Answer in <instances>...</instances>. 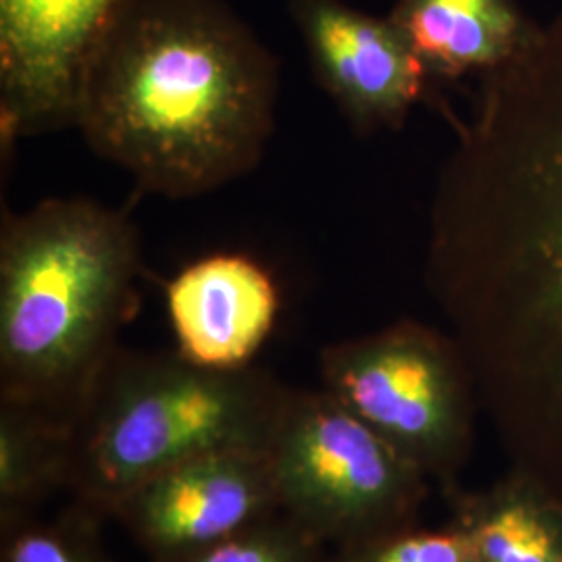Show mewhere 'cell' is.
<instances>
[{
  "mask_svg": "<svg viewBox=\"0 0 562 562\" xmlns=\"http://www.w3.org/2000/svg\"><path fill=\"white\" fill-rule=\"evenodd\" d=\"M329 548L283 513L196 552L150 562H327Z\"/></svg>",
  "mask_w": 562,
  "mask_h": 562,
  "instance_id": "obj_15",
  "label": "cell"
},
{
  "mask_svg": "<svg viewBox=\"0 0 562 562\" xmlns=\"http://www.w3.org/2000/svg\"><path fill=\"white\" fill-rule=\"evenodd\" d=\"M283 383L259 367L215 371L173 352L121 348L69 423L65 494L104 521L165 469L269 440Z\"/></svg>",
  "mask_w": 562,
  "mask_h": 562,
  "instance_id": "obj_4",
  "label": "cell"
},
{
  "mask_svg": "<svg viewBox=\"0 0 562 562\" xmlns=\"http://www.w3.org/2000/svg\"><path fill=\"white\" fill-rule=\"evenodd\" d=\"M327 562H477L459 522L442 527L411 525L401 531L329 550Z\"/></svg>",
  "mask_w": 562,
  "mask_h": 562,
  "instance_id": "obj_16",
  "label": "cell"
},
{
  "mask_svg": "<svg viewBox=\"0 0 562 562\" xmlns=\"http://www.w3.org/2000/svg\"><path fill=\"white\" fill-rule=\"evenodd\" d=\"M290 13L315 78L359 132L398 127L425 97L429 76L390 18L341 0H292Z\"/></svg>",
  "mask_w": 562,
  "mask_h": 562,
  "instance_id": "obj_9",
  "label": "cell"
},
{
  "mask_svg": "<svg viewBox=\"0 0 562 562\" xmlns=\"http://www.w3.org/2000/svg\"><path fill=\"white\" fill-rule=\"evenodd\" d=\"M69 427L42 413L0 404V525L38 515L65 492Z\"/></svg>",
  "mask_w": 562,
  "mask_h": 562,
  "instance_id": "obj_13",
  "label": "cell"
},
{
  "mask_svg": "<svg viewBox=\"0 0 562 562\" xmlns=\"http://www.w3.org/2000/svg\"><path fill=\"white\" fill-rule=\"evenodd\" d=\"M390 21L429 78L487 76L517 57L538 23L519 0H396Z\"/></svg>",
  "mask_w": 562,
  "mask_h": 562,
  "instance_id": "obj_11",
  "label": "cell"
},
{
  "mask_svg": "<svg viewBox=\"0 0 562 562\" xmlns=\"http://www.w3.org/2000/svg\"><path fill=\"white\" fill-rule=\"evenodd\" d=\"M267 450L223 448L178 462L134 487L111 521L150 561L196 552L280 515Z\"/></svg>",
  "mask_w": 562,
  "mask_h": 562,
  "instance_id": "obj_7",
  "label": "cell"
},
{
  "mask_svg": "<svg viewBox=\"0 0 562 562\" xmlns=\"http://www.w3.org/2000/svg\"><path fill=\"white\" fill-rule=\"evenodd\" d=\"M322 387L431 482L452 483L471 450L477 390L452 336L415 322L327 344Z\"/></svg>",
  "mask_w": 562,
  "mask_h": 562,
  "instance_id": "obj_6",
  "label": "cell"
},
{
  "mask_svg": "<svg viewBox=\"0 0 562 562\" xmlns=\"http://www.w3.org/2000/svg\"><path fill=\"white\" fill-rule=\"evenodd\" d=\"M427 283L477 398L562 504V13L483 76L440 176Z\"/></svg>",
  "mask_w": 562,
  "mask_h": 562,
  "instance_id": "obj_1",
  "label": "cell"
},
{
  "mask_svg": "<svg viewBox=\"0 0 562 562\" xmlns=\"http://www.w3.org/2000/svg\"><path fill=\"white\" fill-rule=\"evenodd\" d=\"M167 315L178 352L215 371L252 367L280 315V290L261 265L213 255L167 285Z\"/></svg>",
  "mask_w": 562,
  "mask_h": 562,
  "instance_id": "obj_10",
  "label": "cell"
},
{
  "mask_svg": "<svg viewBox=\"0 0 562 562\" xmlns=\"http://www.w3.org/2000/svg\"><path fill=\"white\" fill-rule=\"evenodd\" d=\"M280 510L329 550L417 525L429 477L323 387H285L265 443Z\"/></svg>",
  "mask_w": 562,
  "mask_h": 562,
  "instance_id": "obj_5",
  "label": "cell"
},
{
  "mask_svg": "<svg viewBox=\"0 0 562 562\" xmlns=\"http://www.w3.org/2000/svg\"><path fill=\"white\" fill-rule=\"evenodd\" d=\"M278 63L222 0H127L81 76L74 125L142 192L190 199L252 171Z\"/></svg>",
  "mask_w": 562,
  "mask_h": 562,
  "instance_id": "obj_2",
  "label": "cell"
},
{
  "mask_svg": "<svg viewBox=\"0 0 562 562\" xmlns=\"http://www.w3.org/2000/svg\"><path fill=\"white\" fill-rule=\"evenodd\" d=\"M452 519L477 562H562V504L542 485L457 498Z\"/></svg>",
  "mask_w": 562,
  "mask_h": 562,
  "instance_id": "obj_12",
  "label": "cell"
},
{
  "mask_svg": "<svg viewBox=\"0 0 562 562\" xmlns=\"http://www.w3.org/2000/svg\"><path fill=\"white\" fill-rule=\"evenodd\" d=\"M127 0H0L2 142L74 125L81 76Z\"/></svg>",
  "mask_w": 562,
  "mask_h": 562,
  "instance_id": "obj_8",
  "label": "cell"
},
{
  "mask_svg": "<svg viewBox=\"0 0 562 562\" xmlns=\"http://www.w3.org/2000/svg\"><path fill=\"white\" fill-rule=\"evenodd\" d=\"M104 519L80 504L0 525V562H115L102 538Z\"/></svg>",
  "mask_w": 562,
  "mask_h": 562,
  "instance_id": "obj_14",
  "label": "cell"
},
{
  "mask_svg": "<svg viewBox=\"0 0 562 562\" xmlns=\"http://www.w3.org/2000/svg\"><path fill=\"white\" fill-rule=\"evenodd\" d=\"M125 213L53 199L7 215L0 238V404L69 427L120 352L140 294Z\"/></svg>",
  "mask_w": 562,
  "mask_h": 562,
  "instance_id": "obj_3",
  "label": "cell"
}]
</instances>
